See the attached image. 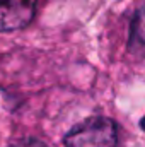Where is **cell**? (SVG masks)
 Masks as SVG:
<instances>
[{
  "label": "cell",
  "mask_w": 145,
  "mask_h": 147,
  "mask_svg": "<svg viewBox=\"0 0 145 147\" xmlns=\"http://www.w3.org/2000/svg\"><path fill=\"white\" fill-rule=\"evenodd\" d=\"M9 147H46V144L41 140H36V139H22V140L10 144Z\"/></svg>",
  "instance_id": "cell-3"
},
{
  "label": "cell",
  "mask_w": 145,
  "mask_h": 147,
  "mask_svg": "<svg viewBox=\"0 0 145 147\" xmlns=\"http://www.w3.org/2000/svg\"><path fill=\"white\" fill-rule=\"evenodd\" d=\"M65 147H118V127L104 116L89 118L65 135Z\"/></svg>",
  "instance_id": "cell-1"
},
{
  "label": "cell",
  "mask_w": 145,
  "mask_h": 147,
  "mask_svg": "<svg viewBox=\"0 0 145 147\" xmlns=\"http://www.w3.org/2000/svg\"><path fill=\"white\" fill-rule=\"evenodd\" d=\"M38 0H0V31L26 28L36 14Z\"/></svg>",
  "instance_id": "cell-2"
}]
</instances>
